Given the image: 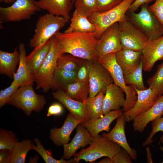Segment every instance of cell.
Returning <instances> with one entry per match:
<instances>
[{
    "mask_svg": "<svg viewBox=\"0 0 163 163\" xmlns=\"http://www.w3.org/2000/svg\"><path fill=\"white\" fill-rule=\"evenodd\" d=\"M61 54L68 53L82 59L98 61L95 47L98 39L94 32H58L54 35Z\"/></svg>",
    "mask_w": 163,
    "mask_h": 163,
    "instance_id": "6da1fadb",
    "label": "cell"
},
{
    "mask_svg": "<svg viewBox=\"0 0 163 163\" xmlns=\"http://www.w3.org/2000/svg\"><path fill=\"white\" fill-rule=\"evenodd\" d=\"M148 4L141 5L139 12L127 11L126 16L127 20L142 31L148 41H150L163 35V26L150 11Z\"/></svg>",
    "mask_w": 163,
    "mask_h": 163,
    "instance_id": "7a4b0ae2",
    "label": "cell"
},
{
    "mask_svg": "<svg viewBox=\"0 0 163 163\" xmlns=\"http://www.w3.org/2000/svg\"><path fill=\"white\" fill-rule=\"evenodd\" d=\"M68 21L62 17L49 13L40 17L37 21L29 46L34 48L43 45L59 32Z\"/></svg>",
    "mask_w": 163,
    "mask_h": 163,
    "instance_id": "3957f363",
    "label": "cell"
},
{
    "mask_svg": "<svg viewBox=\"0 0 163 163\" xmlns=\"http://www.w3.org/2000/svg\"><path fill=\"white\" fill-rule=\"evenodd\" d=\"M115 142L99 134L93 137L89 146L74 155L76 163L81 160L92 162L102 157L112 158L121 149Z\"/></svg>",
    "mask_w": 163,
    "mask_h": 163,
    "instance_id": "277c9868",
    "label": "cell"
},
{
    "mask_svg": "<svg viewBox=\"0 0 163 163\" xmlns=\"http://www.w3.org/2000/svg\"><path fill=\"white\" fill-rule=\"evenodd\" d=\"M33 85L32 84L20 87L8 104L22 110L28 116L33 111H40L46 104L45 97L36 93Z\"/></svg>",
    "mask_w": 163,
    "mask_h": 163,
    "instance_id": "5b68a950",
    "label": "cell"
},
{
    "mask_svg": "<svg viewBox=\"0 0 163 163\" xmlns=\"http://www.w3.org/2000/svg\"><path fill=\"white\" fill-rule=\"evenodd\" d=\"M134 0H123L118 5L110 10L102 12L95 11L88 17L95 27L94 33L97 39L106 29L118 22L125 15Z\"/></svg>",
    "mask_w": 163,
    "mask_h": 163,
    "instance_id": "8992f818",
    "label": "cell"
},
{
    "mask_svg": "<svg viewBox=\"0 0 163 163\" xmlns=\"http://www.w3.org/2000/svg\"><path fill=\"white\" fill-rule=\"evenodd\" d=\"M61 55L60 44L54 36L49 52L34 77L37 90L42 89L44 92H46L51 89L53 75L57 67V60Z\"/></svg>",
    "mask_w": 163,
    "mask_h": 163,
    "instance_id": "52a82bcc",
    "label": "cell"
},
{
    "mask_svg": "<svg viewBox=\"0 0 163 163\" xmlns=\"http://www.w3.org/2000/svg\"><path fill=\"white\" fill-rule=\"evenodd\" d=\"M101 65L109 72L113 83L120 87L126 94L125 103L123 108V112L128 111L134 105L137 99L136 91L132 85H127L125 83L122 69L117 63L115 55L111 54L104 58Z\"/></svg>",
    "mask_w": 163,
    "mask_h": 163,
    "instance_id": "ba28073f",
    "label": "cell"
},
{
    "mask_svg": "<svg viewBox=\"0 0 163 163\" xmlns=\"http://www.w3.org/2000/svg\"><path fill=\"white\" fill-rule=\"evenodd\" d=\"M37 0H15L7 7H0L1 23L18 22L30 19L41 10L35 4Z\"/></svg>",
    "mask_w": 163,
    "mask_h": 163,
    "instance_id": "9c48e42d",
    "label": "cell"
},
{
    "mask_svg": "<svg viewBox=\"0 0 163 163\" xmlns=\"http://www.w3.org/2000/svg\"><path fill=\"white\" fill-rule=\"evenodd\" d=\"M118 23L122 48L142 51L148 41L145 35L127 20L126 15Z\"/></svg>",
    "mask_w": 163,
    "mask_h": 163,
    "instance_id": "30bf717a",
    "label": "cell"
},
{
    "mask_svg": "<svg viewBox=\"0 0 163 163\" xmlns=\"http://www.w3.org/2000/svg\"><path fill=\"white\" fill-rule=\"evenodd\" d=\"M122 49L117 22L106 29L97 40L95 50L98 61L105 55L116 53Z\"/></svg>",
    "mask_w": 163,
    "mask_h": 163,
    "instance_id": "8fae6325",
    "label": "cell"
},
{
    "mask_svg": "<svg viewBox=\"0 0 163 163\" xmlns=\"http://www.w3.org/2000/svg\"><path fill=\"white\" fill-rule=\"evenodd\" d=\"M88 82L89 97H91L101 92L105 94L108 86L113 83V81L107 69L98 61H94L90 74Z\"/></svg>",
    "mask_w": 163,
    "mask_h": 163,
    "instance_id": "7c38bea8",
    "label": "cell"
},
{
    "mask_svg": "<svg viewBox=\"0 0 163 163\" xmlns=\"http://www.w3.org/2000/svg\"><path fill=\"white\" fill-rule=\"evenodd\" d=\"M133 86L137 93L136 101L132 109L123 113L125 120L128 122L133 121L136 117L149 109L159 97L150 88L140 90Z\"/></svg>",
    "mask_w": 163,
    "mask_h": 163,
    "instance_id": "4fadbf2b",
    "label": "cell"
},
{
    "mask_svg": "<svg viewBox=\"0 0 163 163\" xmlns=\"http://www.w3.org/2000/svg\"><path fill=\"white\" fill-rule=\"evenodd\" d=\"M143 69L150 72L156 62L163 60V35L148 41L142 50Z\"/></svg>",
    "mask_w": 163,
    "mask_h": 163,
    "instance_id": "5bb4252c",
    "label": "cell"
},
{
    "mask_svg": "<svg viewBox=\"0 0 163 163\" xmlns=\"http://www.w3.org/2000/svg\"><path fill=\"white\" fill-rule=\"evenodd\" d=\"M52 94L55 99L62 104L69 111V113L81 123L88 121L85 103L71 98L62 90L53 92Z\"/></svg>",
    "mask_w": 163,
    "mask_h": 163,
    "instance_id": "9a60e30c",
    "label": "cell"
},
{
    "mask_svg": "<svg viewBox=\"0 0 163 163\" xmlns=\"http://www.w3.org/2000/svg\"><path fill=\"white\" fill-rule=\"evenodd\" d=\"M125 120L123 114L117 119L116 124L113 129L107 133H103L102 136L118 144L128 152L132 159L135 160L137 158L136 152L129 146L125 134Z\"/></svg>",
    "mask_w": 163,
    "mask_h": 163,
    "instance_id": "2e32d148",
    "label": "cell"
},
{
    "mask_svg": "<svg viewBox=\"0 0 163 163\" xmlns=\"http://www.w3.org/2000/svg\"><path fill=\"white\" fill-rule=\"evenodd\" d=\"M116 61L124 75L134 71L142 60L141 51L123 49L116 53Z\"/></svg>",
    "mask_w": 163,
    "mask_h": 163,
    "instance_id": "e0dca14e",
    "label": "cell"
},
{
    "mask_svg": "<svg viewBox=\"0 0 163 163\" xmlns=\"http://www.w3.org/2000/svg\"><path fill=\"white\" fill-rule=\"evenodd\" d=\"M93 138L86 128L81 123L78 124L76 127L75 135L71 141L69 143L63 145V158L69 160L74 155L79 149L89 145Z\"/></svg>",
    "mask_w": 163,
    "mask_h": 163,
    "instance_id": "ac0fdd59",
    "label": "cell"
},
{
    "mask_svg": "<svg viewBox=\"0 0 163 163\" xmlns=\"http://www.w3.org/2000/svg\"><path fill=\"white\" fill-rule=\"evenodd\" d=\"M81 122L68 114L62 126L52 128L50 132V138L53 142L59 146L69 143L70 135L73 130Z\"/></svg>",
    "mask_w": 163,
    "mask_h": 163,
    "instance_id": "d6986e66",
    "label": "cell"
},
{
    "mask_svg": "<svg viewBox=\"0 0 163 163\" xmlns=\"http://www.w3.org/2000/svg\"><path fill=\"white\" fill-rule=\"evenodd\" d=\"M163 115V95L159 96L155 104L146 111L136 116L133 120L135 131L142 133L150 122Z\"/></svg>",
    "mask_w": 163,
    "mask_h": 163,
    "instance_id": "ffe728a7",
    "label": "cell"
},
{
    "mask_svg": "<svg viewBox=\"0 0 163 163\" xmlns=\"http://www.w3.org/2000/svg\"><path fill=\"white\" fill-rule=\"evenodd\" d=\"M73 2V0H38L35 3L40 10H46L49 13L62 17L69 21Z\"/></svg>",
    "mask_w": 163,
    "mask_h": 163,
    "instance_id": "44dd1931",
    "label": "cell"
},
{
    "mask_svg": "<svg viewBox=\"0 0 163 163\" xmlns=\"http://www.w3.org/2000/svg\"><path fill=\"white\" fill-rule=\"evenodd\" d=\"M124 92L114 83L107 87L103 101V111L104 114L112 110L120 109L125 103Z\"/></svg>",
    "mask_w": 163,
    "mask_h": 163,
    "instance_id": "7402d4cb",
    "label": "cell"
},
{
    "mask_svg": "<svg viewBox=\"0 0 163 163\" xmlns=\"http://www.w3.org/2000/svg\"><path fill=\"white\" fill-rule=\"evenodd\" d=\"M123 112L121 109L111 110L102 117L81 124L93 137L102 131H108L111 123L122 115Z\"/></svg>",
    "mask_w": 163,
    "mask_h": 163,
    "instance_id": "603a6c76",
    "label": "cell"
},
{
    "mask_svg": "<svg viewBox=\"0 0 163 163\" xmlns=\"http://www.w3.org/2000/svg\"><path fill=\"white\" fill-rule=\"evenodd\" d=\"M53 37L43 45L34 48L31 53L26 56V63L34 78L41 68L49 52Z\"/></svg>",
    "mask_w": 163,
    "mask_h": 163,
    "instance_id": "cb8c5ba5",
    "label": "cell"
},
{
    "mask_svg": "<svg viewBox=\"0 0 163 163\" xmlns=\"http://www.w3.org/2000/svg\"><path fill=\"white\" fill-rule=\"evenodd\" d=\"M20 59L18 68L13 74V81L20 87L33 84L34 78L31 74L26 62V51L24 43H21L19 46Z\"/></svg>",
    "mask_w": 163,
    "mask_h": 163,
    "instance_id": "d4e9b609",
    "label": "cell"
},
{
    "mask_svg": "<svg viewBox=\"0 0 163 163\" xmlns=\"http://www.w3.org/2000/svg\"><path fill=\"white\" fill-rule=\"evenodd\" d=\"M20 59L19 51L16 48L11 53L0 50V72L13 78Z\"/></svg>",
    "mask_w": 163,
    "mask_h": 163,
    "instance_id": "484cf974",
    "label": "cell"
},
{
    "mask_svg": "<svg viewBox=\"0 0 163 163\" xmlns=\"http://www.w3.org/2000/svg\"><path fill=\"white\" fill-rule=\"evenodd\" d=\"M95 30L94 25L90 21L88 18L75 10L71 18L69 26L64 32L91 33L94 32Z\"/></svg>",
    "mask_w": 163,
    "mask_h": 163,
    "instance_id": "4316f807",
    "label": "cell"
},
{
    "mask_svg": "<svg viewBox=\"0 0 163 163\" xmlns=\"http://www.w3.org/2000/svg\"><path fill=\"white\" fill-rule=\"evenodd\" d=\"M62 90L71 98L85 103L89 95V82H75L66 86Z\"/></svg>",
    "mask_w": 163,
    "mask_h": 163,
    "instance_id": "83f0119b",
    "label": "cell"
},
{
    "mask_svg": "<svg viewBox=\"0 0 163 163\" xmlns=\"http://www.w3.org/2000/svg\"><path fill=\"white\" fill-rule=\"evenodd\" d=\"M104 94L101 92L93 97H88L85 105L88 121L95 120L103 116V101Z\"/></svg>",
    "mask_w": 163,
    "mask_h": 163,
    "instance_id": "f1b7e54d",
    "label": "cell"
},
{
    "mask_svg": "<svg viewBox=\"0 0 163 163\" xmlns=\"http://www.w3.org/2000/svg\"><path fill=\"white\" fill-rule=\"evenodd\" d=\"M77 71L68 72L56 67L53 78L51 88L63 90L66 86L76 82Z\"/></svg>",
    "mask_w": 163,
    "mask_h": 163,
    "instance_id": "f546056e",
    "label": "cell"
},
{
    "mask_svg": "<svg viewBox=\"0 0 163 163\" xmlns=\"http://www.w3.org/2000/svg\"><path fill=\"white\" fill-rule=\"evenodd\" d=\"M33 143L30 140L25 139L18 142L10 151L9 163H24L28 152L32 149Z\"/></svg>",
    "mask_w": 163,
    "mask_h": 163,
    "instance_id": "4dcf8cb0",
    "label": "cell"
},
{
    "mask_svg": "<svg viewBox=\"0 0 163 163\" xmlns=\"http://www.w3.org/2000/svg\"><path fill=\"white\" fill-rule=\"evenodd\" d=\"M82 60L69 54H62L58 59L57 67L68 72L77 71Z\"/></svg>",
    "mask_w": 163,
    "mask_h": 163,
    "instance_id": "1f68e13d",
    "label": "cell"
},
{
    "mask_svg": "<svg viewBox=\"0 0 163 163\" xmlns=\"http://www.w3.org/2000/svg\"><path fill=\"white\" fill-rule=\"evenodd\" d=\"M143 61L133 72L124 75L125 84L135 86L138 89L143 90L146 89L143 83L142 76Z\"/></svg>",
    "mask_w": 163,
    "mask_h": 163,
    "instance_id": "d6a6232c",
    "label": "cell"
},
{
    "mask_svg": "<svg viewBox=\"0 0 163 163\" xmlns=\"http://www.w3.org/2000/svg\"><path fill=\"white\" fill-rule=\"evenodd\" d=\"M34 141L36 145L33 144L32 149L37 152L46 163H76L74 158L69 160L64 159L62 157L59 160L54 159L52 155L46 150L42 145L40 140L37 138H35Z\"/></svg>",
    "mask_w": 163,
    "mask_h": 163,
    "instance_id": "836d02e7",
    "label": "cell"
},
{
    "mask_svg": "<svg viewBox=\"0 0 163 163\" xmlns=\"http://www.w3.org/2000/svg\"><path fill=\"white\" fill-rule=\"evenodd\" d=\"M149 87L160 96L163 94V61L157 66L154 75L147 81Z\"/></svg>",
    "mask_w": 163,
    "mask_h": 163,
    "instance_id": "e575fe53",
    "label": "cell"
},
{
    "mask_svg": "<svg viewBox=\"0 0 163 163\" xmlns=\"http://www.w3.org/2000/svg\"><path fill=\"white\" fill-rule=\"evenodd\" d=\"M18 140L13 132L2 128L0 129V150L11 151Z\"/></svg>",
    "mask_w": 163,
    "mask_h": 163,
    "instance_id": "d590c367",
    "label": "cell"
},
{
    "mask_svg": "<svg viewBox=\"0 0 163 163\" xmlns=\"http://www.w3.org/2000/svg\"><path fill=\"white\" fill-rule=\"evenodd\" d=\"M75 9L88 18L97 11L96 0H75Z\"/></svg>",
    "mask_w": 163,
    "mask_h": 163,
    "instance_id": "8d00e7d4",
    "label": "cell"
},
{
    "mask_svg": "<svg viewBox=\"0 0 163 163\" xmlns=\"http://www.w3.org/2000/svg\"><path fill=\"white\" fill-rule=\"evenodd\" d=\"M94 61L82 59L77 71L76 82H88L90 74Z\"/></svg>",
    "mask_w": 163,
    "mask_h": 163,
    "instance_id": "74e56055",
    "label": "cell"
},
{
    "mask_svg": "<svg viewBox=\"0 0 163 163\" xmlns=\"http://www.w3.org/2000/svg\"><path fill=\"white\" fill-rule=\"evenodd\" d=\"M152 129L149 136L142 144L143 146L150 145L152 142V139L156 133L159 131L163 133V115L152 121ZM160 141L163 144V134L160 137Z\"/></svg>",
    "mask_w": 163,
    "mask_h": 163,
    "instance_id": "f35d334b",
    "label": "cell"
},
{
    "mask_svg": "<svg viewBox=\"0 0 163 163\" xmlns=\"http://www.w3.org/2000/svg\"><path fill=\"white\" fill-rule=\"evenodd\" d=\"M131 158L123 149L116 154L112 158L107 157L100 161L99 163H132Z\"/></svg>",
    "mask_w": 163,
    "mask_h": 163,
    "instance_id": "ab89813d",
    "label": "cell"
},
{
    "mask_svg": "<svg viewBox=\"0 0 163 163\" xmlns=\"http://www.w3.org/2000/svg\"><path fill=\"white\" fill-rule=\"evenodd\" d=\"M20 87L18 85L13 81L9 86L0 91V108L2 107L6 104H8L11 97Z\"/></svg>",
    "mask_w": 163,
    "mask_h": 163,
    "instance_id": "60d3db41",
    "label": "cell"
},
{
    "mask_svg": "<svg viewBox=\"0 0 163 163\" xmlns=\"http://www.w3.org/2000/svg\"><path fill=\"white\" fill-rule=\"evenodd\" d=\"M123 0H96L97 11L102 12L110 10L120 4Z\"/></svg>",
    "mask_w": 163,
    "mask_h": 163,
    "instance_id": "b9f144b4",
    "label": "cell"
},
{
    "mask_svg": "<svg viewBox=\"0 0 163 163\" xmlns=\"http://www.w3.org/2000/svg\"><path fill=\"white\" fill-rule=\"evenodd\" d=\"M155 1L153 4L149 6V8L163 26V0Z\"/></svg>",
    "mask_w": 163,
    "mask_h": 163,
    "instance_id": "7bdbcfd3",
    "label": "cell"
},
{
    "mask_svg": "<svg viewBox=\"0 0 163 163\" xmlns=\"http://www.w3.org/2000/svg\"><path fill=\"white\" fill-rule=\"evenodd\" d=\"M63 111V107L60 104L54 103L51 105L48 108L46 115L47 117L59 115L62 113Z\"/></svg>",
    "mask_w": 163,
    "mask_h": 163,
    "instance_id": "ee69618b",
    "label": "cell"
},
{
    "mask_svg": "<svg viewBox=\"0 0 163 163\" xmlns=\"http://www.w3.org/2000/svg\"><path fill=\"white\" fill-rule=\"evenodd\" d=\"M155 0H135L130 6L128 11L135 12L142 5L148 4L152 2Z\"/></svg>",
    "mask_w": 163,
    "mask_h": 163,
    "instance_id": "f6af8a7d",
    "label": "cell"
},
{
    "mask_svg": "<svg viewBox=\"0 0 163 163\" xmlns=\"http://www.w3.org/2000/svg\"><path fill=\"white\" fill-rule=\"evenodd\" d=\"M10 151L7 149H0V163H9Z\"/></svg>",
    "mask_w": 163,
    "mask_h": 163,
    "instance_id": "bcb514c9",
    "label": "cell"
},
{
    "mask_svg": "<svg viewBox=\"0 0 163 163\" xmlns=\"http://www.w3.org/2000/svg\"><path fill=\"white\" fill-rule=\"evenodd\" d=\"M147 152V162L153 163L152 158V155L150 152V149L148 147L146 148Z\"/></svg>",
    "mask_w": 163,
    "mask_h": 163,
    "instance_id": "7dc6e473",
    "label": "cell"
},
{
    "mask_svg": "<svg viewBox=\"0 0 163 163\" xmlns=\"http://www.w3.org/2000/svg\"><path fill=\"white\" fill-rule=\"evenodd\" d=\"M15 0H0V2L7 4H10L13 3Z\"/></svg>",
    "mask_w": 163,
    "mask_h": 163,
    "instance_id": "c3c4849f",
    "label": "cell"
},
{
    "mask_svg": "<svg viewBox=\"0 0 163 163\" xmlns=\"http://www.w3.org/2000/svg\"><path fill=\"white\" fill-rule=\"evenodd\" d=\"M38 160V157H35L33 158H31L29 160V162L30 163H36L37 162Z\"/></svg>",
    "mask_w": 163,
    "mask_h": 163,
    "instance_id": "681fc988",
    "label": "cell"
},
{
    "mask_svg": "<svg viewBox=\"0 0 163 163\" xmlns=\"http://www.w3.org/2000/svg\"><path fill=\"white\" fill-rule=\"evenodd\" d=\"M73 2H74L75 0H73Z\"/></svg>",
    "mask_w": 163,
    "mask_h": 163,
    "instance_id": "f907efd6",
    "label": "cell"
},
{
    "mask_svg": "<svg viewBox=\"0 0 163 163\" xmlns=\"http://www.w3.org/2000/svg\"><path fill=\"white\" fill-rule=\"evenodd\" d=\"M162 163H163V162H162Z\"/></svg>",
    "mask_w": 163,
    "mask_h": 163,
    "instance_id": "816d5d0a",
    "label": "cell"
}]
</instances>
